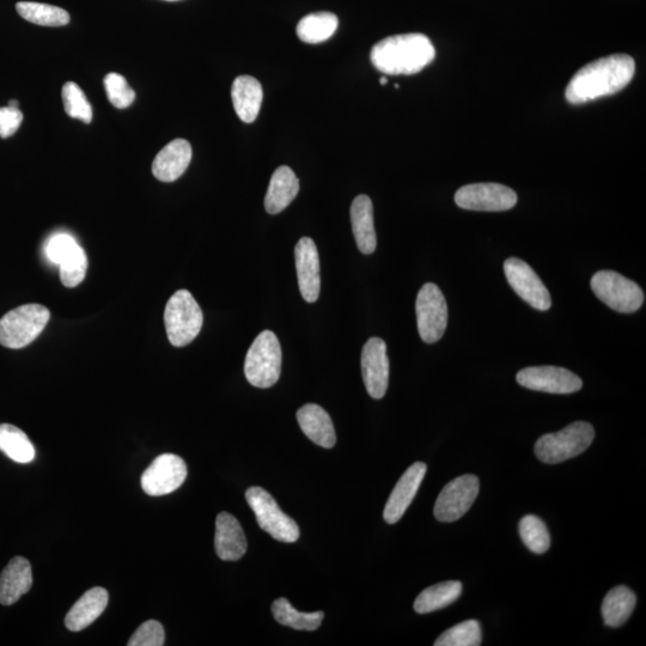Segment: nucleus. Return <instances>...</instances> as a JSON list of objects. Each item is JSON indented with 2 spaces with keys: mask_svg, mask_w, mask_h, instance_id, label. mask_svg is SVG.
Instances as JSON below:
<instances>
[{
  "mask_svg": "<svg viewBox=\"0 0 646 646\" xmlns=\"http://www.w3.org/2000/svg\"><path fill=\"white\" fill-rule=\"evenodd\" d=\"M636 65L627 54H614L582 67L566 88V100L571 105L611 96L625 89L635 76Z\"/></svg>",
  "mask_w": 646,
  "mask_h": 646,
  "instance_id": "1",
  "label": "nucleus"
},
{
  "mask_svg": "<svg viewBox=\"0 0 646 646\" xmlns=\"http://www.w3.org/2000/svg\"><path fill=\"white\" fill-rule=\"evenodd\" d=\"M436 50L428 36L419 33L389 36L371 50V63L385 75H414L434 62Z\"/></svg>",
  "mask_w": 646,
  "mask_h": 646,
  "instance_id": "2",
  "label": "nucleus"
},
{
  "mask_svg": "<svg viewBox=\"0 0 646 646\" xmlns=\"http://www.w3.org/2000/svg\"><path fill=\"white\" fill-rule=\"evenodd\" d=\"M595 438L593 425L587 422H575L565 429L539 438L535 443V455L550 465L564 462L581 455Z\"/></svg>",
  "mask_w": 646,
  "mask_h": 646,
  "instance_id": "3",
  "label": "nucleus"
},
{
  "mask_svg": "<svg viewBox=\"0 0 646 646\" xmlns=\"http://www.w3.org/2000/svg\"><path fill=\"white\" fill-rule=\"evenodd\" d=\"M203 310L190 291L179 290L170 297L164 310V325L170 344L175 347L190 345L203 327Z\"/></svg>",
  "mask_w": 646,
  "mask_h": 646,
  "instance_id": "4",
  "label": "nucleus"
},
{
  "mask_svg": "<svg viewBox=\"0 0 646 646\" xmlns=\"http://www.w3.org/2000/svg\"><path fill=\"white\" fill-rule=\"evenodd\" d=\"M282 346L277 335L271 331L260 333L247 352L245 375L257 388H270L282 374Z\"/></svg>",
  "mask_w": 646,
  "mask_h": 646,
  "instance_id": "5",
  "label": "nucleus"
},
{
  "mask_svg": "<svg viewBox=\"0 0 646 646\" xmlns=\"http://www.w3.org/2000/svg\"><path fill=\"white\" fill-rule=\"evenodd\" d=\"M51 319L50 310L41 304H24L0 319V345L22 349L39 337Z\"/></svg>",
  "mask_w": 646,
  "mask_h": 646,
  "instance_id": "6",
  "label": "nucleus"
},
{
  "mask_svg": "<svg viewBox=\"0 0 646 646\" xmlns=\"http://www.w3.org/2000/svg\"><path fill=\"white\" fill-rule=\"evenodd\" d=\"M590 285L595 296L618 313H635L645 301L641 286L615 271L596 272Z\"/></svg>",
  "mask_w": 646,
  "mask_h": 646,
  "instance_id": "7",
  "label": "nucleus"
},
{
  "mask_svg": "<svg viewBox=\"0 0 646 646\" xmlns=\"http://www.w3.org/2000/svg\"><path fill=\"white\" fill-rule=\"evenodd\" d=\"M249 507L254 511L255 517L262 530L270 534L273 539L285 544H294L300 539V528L295 520L279 508L276 499L262 487L254 486L246 492Z\"/></svg>",
  "mask_w": 646,
  "mask_h": 646,
  "instance_id": "8",
  "label": "nucleus"
},
{
  "mask_svg": "<svg viewBox=\"0 0 646 646\" xmlns=\"http://www.w3.org/2000/svg\"><path fill=\"white\" fill-rule=\"evenodd\" d=\"M416 313L418 332L424 343L435 344L440 341L448 326V304L436 284L428 283L420 289Z\"/></svg>",
  "mask_w": 646,
  "mask_h": 646,
  "instance_id": "9",
  "label": "nucleus"
},
{
  "mask_svg": "<svg viewBox=\"0 0 646 646\" xmlns=\"http://www.w3.org/2000/svg\"><path fill=\"white\" fill-rule=\"evenodd\" d=\"M455 203L463 210L502 212L513 209L517 194L501 184H472L456 192Z\"/></svg>",
  "mask_w": 646,
  "mask_h": 646,
  "instance_id": "10",
  "label": "nucleus"
},
{
  "mask_svg": "<svg viewBox=\"0 0 646 646\" xmlns=\"http://www.w3.org/2000/svg\"><path fill=\"white\" fill-rule=\"evenodd\" d=\"M505 277L516 294L540 312H547L552 306L550 291L526 261L510 258L504 262Z\"/></svg>",
  "mask_w": 646,
  "mask_h": 646,
  "instance_id": "11",
  "label": "nucleus"
},
{
  "mask_svg": "<svg viewBox=\"0 0 646 646\" xmlns=\"http://www.w3.org/2000/svg\"><path fill=\"white\" fill-rule=\"evenodd\" d=\"M479 479L467 474L444 487L435 504V517L440 522H454L471 509L479 495Z\"/></svg>",
  "mask_w": 646,
  "mask_h": 646,
  "instance_id": "12",
  "label": "nucleus"
},
{
  "mask_svg": "<svg viewBox=\"0 0 646 646\" xmlns=\"http://www.w3.org/2000/svg\"><path fill=\"white\" fill-rule=\"evenodd\" d=\"M187 473L186 462L180 456L163 454L144 472L142 489L151 497L169 495L185 483Z\"/></svg>",
  "mask_w": 646,
  "mask_h": 646,
  "instance_id": "13",
  "label": "nucleus"
},
{
  "mask_svg": "<svg viewBox=\"0 0 646 646\" xmlns=\"http://www.w3.org/2000/svg\"><path fill=\"white\" fill-rule=\"evenodd\" d=\"M516 380L524 388L550 394H572L583 387L581 377L568 369L552 365L523 369L517 374Z\"/></svg>",
  "mask_w": 646,
  "mask_h": 646,
  "instance_id": "14",
  "label": "nucleus"
},
{
  "mask_svg": "<svg viewBox=\"0 0 646 646\" xmlns=\"http://www.w3.org/2000/svg\"><path fill=\"white\" fill-rule=\"evenodd\" d=\"M361 367L368 394L373 399H382L389 385V358L385 341L381 338H370L365 343Z\"/></svg>",
  "mask_w": 646,
  "mask_h": 646,
  "instance_id": "15",
  "label": "nucleus"
},
{
  "mask_svg": "<svg viewBox=\"0 0 646 646\" xmlns=\"http://www.w3.org/2000/svg\"><path fill=\"white\" fill-rule=\"evenodd\" d=\"M298 286L303 300L318 301L321 291L320 257L318 247L310 237H302L295 248Z\"/></svg>",
  "mask_w": 646,
  "mask_h": 646,
  "instance_id": "16",
  "label": "nucleus"
},
{
  "mask_svg": "<svg viewBox=\"0 0 646 646\" xmlns=\"http://www.w3.org/2000/svg\"><path fill=\"white\" fill-rule=\"evenodd\" d=\"M426 469L428 468H426L424 462H416L399 479L393 492L390 493L385 513H383V517H385L388 524H395L404 516L414 497H416L420 485L423 483Z\"/></svg>",
  "mask_w": 646,
  "mask_h": 646,
  "instance_id": "17",
  "label": "nucleus"
},
{
  "mask_svg": "<svg viewBox=\"0 0 646 646\" xmlns=\"http://www.w3.org/2000/svg\"><path fill=\"white\" fill-rule=\"evenodd\" d=\"M191 160V144L186 139H174L158 152L152 163V174L162 182H174L184 175Z\"/></svg>",
  "mask_w": 646,
  "mask_h": 646,
  "instance_id": "18",
  "label": "nucleus"
},
{
  "mask_svg": "<svg viewBox=\"0 0 646 646\" xmlns=\"http://www.w3.org/2000/svg\"><path fill=\"white\" fill-rule=\"evenodd\" d=\"M215 547L217 556L225 562H236L247 552L245 532L237 518L229 513L217 516Z\"/></svg>",
  "mask_w": 646,
  "mask_h": 646,
  "instance_id": "19",
  "label": "nucleus"
},
{
  "mask_svg": "<svg viewBox=\"0 0 646 646\" xmlns=\"http://www.w3.org/2000/svg\"><path fill=\"white\" fill-rule=\"evenodd\" d=\"M33 585V571L29 560L15 557L0 575V603L14 605Z\"/></svg>",
  "mask_w": 646,
  "mask_h": 646,
  "instance_id": "20",
  "label": "nucleus"
},
{
  "mask_svg": "<svg viewBox=\"0 0 646 646\" xmlns=\"http://www.w3.org/2000/svg\"><path fill=\"white\" fill-rule=\"evenodd\" d=\"M108 600L109 595L105 588L96 587L88 590L67 613L65 618L67 629L72 632L87 629L105 612Z\"/></svg>",
  "mask_w": 646,
  "mask_h": 646,
  "instance_id": "21",
  "label": "nucleus"
},
{
  "mask_svg": "<svg viewBox=\"0 0 646 646\" xmlns=\"http://www.w3.org/2000/svg\"><path fill=\"white\" fill-rule=\"evenodd\" d=\"M298 424L310 441L325 449H332L337 442L334 425L329 414L316 404L304 405L297 412Z\"/></svg>",
  "mask_w": 646,
  "mask_h": 646,
  "instance_id": "22",
  "label": "nucleus"
},
{
  "mask_svg": "<svg viewBox=\"0 0 646 646\" xmlns=\"http://www.w3.org/2000/svg\"><path fill=\"white\" fill-rule=\"evenodd\" d=\"M351 223L359 252L370 255L376 251L373 201L368 195H358L351 205Z\"/></svg>",
  "mask_w": 646,
  "mask_h": 646,
  "instance_id": "23",
  "label": "nucleus"
},
{
  "mask_svg": "<svg viewBox=\"0 0 646 646\" xmlns=\"http://www.w3.org/2000/svg\"><path fill=\"white\" fill-rule=\"evenodd\" d=\"M231 99L235 112L243 123L252 124L260 113L264 90L258 79L240 76L235 79L231 88Z\"/></svg>",
  "mask_w": 646,
  "mask_h": 646,
  "instance_id": "24",
  "label": "nucleus"
},
{
  "mask_svg": "<svg viewBox=\"0 0 646 646\" xmlns=\"http://www.w3.org/2000/svg\"><path fill=\"white\" fill-rule=\"evenodd\" d=\"M300 192V180L294 170L279 167L273 173L265 197V209L270 215H277L288 207Z\"/></svg>",
  "mask_w": 646,
  "mask_h": 646,
  "instance_id": "25",
  "label": "nucleus"
},
{
  "mask_svg": "<svg viewBox=\"0 0 646 646\" xmlns=\"http://www.w3.org/2000/svg\"><path fill=\"white\" fill-rule=\"evenodd\" d=\"M637 597L633 591L624 585L615 587L606 595L602 602L601 612L603 621L609 627L623 626L635 611Z\"/></svg>",
  "mask_w": 646,
  "mask_h": 646,
  "instance_id": "26",
  "label": "nucleus"
},
{
  "mask_svg": "<svg viewBox=\"0 0 646 646\" xmlns=\"http://www.w3.org/2000/svg\"><path fill=\"white\" fill-rule=\"evenodd\" d=\"M462 593V584L457 581H448L432 585L425 589L414 602V611L419 614H428L446 608L456 600Z\"/></svg>",
  "mask_w": 646,
  "mask_h": 646,
  "instance_id": "27",
  "label": "nucleus"
},
{
  "mask_svg": "<svg viewBox=\"0 0 646 646\" xmlns=\"http://www.w3.org/2000/svg\"><path fill=\"white\" fill-rule=\"evenodd\" d=\"M338 24V17L332 12H316L302 18L297 26V35L307 44H320L332 38Z\"/></svg>",
  "mask_w": 646,
  "mask_h": 646,
  "instance_id": "28",
  "label": "nucleus"
},
{
  "mask_svg": "<svg viewBox=\"0 0 646 646\" xmlns=\"http://www.w3.org/2000/svg\"><path fill=\"white\" fill-rule=\"evenodd\" d=\"M272 613L280 625L289 626L297 631H315L322 624L323 612L302 613L291 606L285 597L273 602Z\"/></svg>",
  "mask_w": 646,
  "mask_h": 646,
  "instance_id": "29",
  "label": "nucleus"
},
{
  "mask_svg": "<svg viewBox=\"0 0 646 646\" xmlns=\"http://www.w3.org/2000/svg\"><path fill=\"white\" fill-rule=\"evenodd\" d=\"M0 452L18 463H29L35 459V448L21 429L10 424H0Z\"/></svg>",
  "mask_w": 646,
  "mask_h": 646,
  "instance_id": "30",
  "label": "nucleus"
},
{
  "mask_svg": "<svg viewBox=\"0 0 646 646\" xmlns=\"http://www.w3.org/2000/svg\"><path fill=\"white\" fill-rule=\"evenodd\" d=\"M16 10L24 20L38 26L63 27L70 22L69 12L50 4L20 2Z\"/></svg>",
  "mask_w": 646,
  "mask_h": 646,
  "instance_id": "31",
  "label": "nucleus"
},
{
  "mask_svg": "<svg viewBox=\"0 0 646 646\" xmlns=\"http://www.w3.org/2000/svg\"><path fill=\"white\" fill-rule=\"evenodd\" d=\"M520 535L523 544L535 554H544L551 546L550 532L541 518L534 515L524 516L520 522Z\"/></svg>",
  "mask_w": 646,
  "mask_h": 646,
  "instance_id": "32",
  "label": "nucleus"
},
{
  "mask_svg": "<svg viewBox=\"0 0 646 646\" xmlns=\"http://www.w3.org/2000/svg\"><path fill=\"white\" fill-rule=\"evenodd\" d=\"M481 627L477 620H467L447 630L435 642L436 646H479Z\"/></svg>",
  "mask_w": 646,
  "mask_h": 646,
  "instance_id": "33",
  "label": "nucleus"
},
{
  "mask_svg": "<svg viewBox=\"0 0 646 646\" xmlns=\"http://www.w3.org/2000/svg\"><path fill=\"white\" fill-rule=\"evenodd\" d=\"M65 112L73 119L90 124L93 120V108L84 91L75 82H67L62 91Z\"/></svg>",
  "mask_w": 646,
  "mask_h": 646,
  "instance_id": "34",
  "label": "nucleus"
},
{
  "mask_svg": "<svg viewBox=\"0 0 646 646\" xmlns=\"http://www.w3.org/2000/svg\"><path fill=\"white\" fill-rule=\"evenodd\" d=\"M60 267V279L66 288H76L87 276L88 258L84 249L79 246L75 252L69 255Z\"/></svg>",
  "mask_w": 646,
  "mask_h": 646,
  "instance_id": "35",
  "label": "nucleus"
},
{
  "mask_svg": "<svg viewBox=\"0 0 646 646\" xmlns=\"http://www.w3.org/2000/svg\"><path fill=\"white\" fill-rule=\"evenodd\" d=\"M105 88L108 100L115 108H129L136 100V93L127 83L126 78L119 73L112 72L106 76Z\"/></svg>",
  "mask_w": 646,
  "mask_h": 646,
  "instance_id": "36",
  "label": "nucleus"
},
{
  "mask_svg": "<svg viewBox=\"0 0 646 646\" xmlns=\"http://www.w3.org/2000/svg\"><path fill=\"white\" fill-rule=\"evenodd\" d=\"M166 641V633L161 623L156 620L145 621L130 638L129 646H162Z\"/></svg>",
  "mask_w": 646,
  "mask_h": 646,
  "instance_id": "37",
  "label": "nucleus"
},
{
  "mask_svg": "<svg viewBox=\"0 0 646 646\" xmlns=\"http://www.w3.org/2000/svg\"><path fill=\"white\" fill-rule=\"evenodd\" d=\"M78 247L77 241L72 236L67 234L54 235L46 246L47 258L54 264L60 265Z\"/></svg>",
  "mask_w": 646,
  "mask_h": 646,
  "instance_id": "38",
  "label": "nucleus"
},
{
  "mask_svg": "<svg viewBox=\"0 0 646 646\" xmlns=\"http://www.w3.org/2000/svg\"><path fill=\"white\" fill-rule=\"evenodd\" d=\"M23 121L20 108L0 107V137L6 139L17 132Z\"/></svg>",
  "mask_w": 646,
  "mask_h": 646,
  "instance_id": "39",
  "label": "nucleus"
},
{
  "mask_svg": "<svg viewBox=\"0 0 646 646\" xmlns=\"http://www.w3.org/2000/svg\"><path fill=\"white\" fill-rule=\"evenodd\" d=\"M9 107H11V108H20V105H18V102L16 100H11L9 102Z\"/></svg>",
  "mask_w": 646,
  "mask_h": 646,
  "instance_id": "40",
  "label": "nucleus"
},
{
  "mask_svg": "<svg viewBox=\"0 0 646 646\" xmlns=\"http://www.w3.org/2000/svg\"><path fill=\"white\" fill-rule=\"evenodd\" d=\"M387 82H388V81H387V78H386V77H383V78H381V79H380V83H381V85H386V84H387Z\"/></svg>",
  "mask_w": 646,
  "mask_h": 646,
  "instance_id": "41",
  "label": "nucleus"
},
{
  "mask_svg": "<svg viewBox=\"0 0 646 646\" xmlns=\"http://www.w3.org/2000/svg\"><path fill=\"white\" fill-rule=\"evenodd\" d=\"M168 2H176V0H168Z\"/></svg>",
  "mask_w": 646,
  "mask_h": 646,
  "instance_id": "42",
  "label": "nucleus"
}]
</instances>
